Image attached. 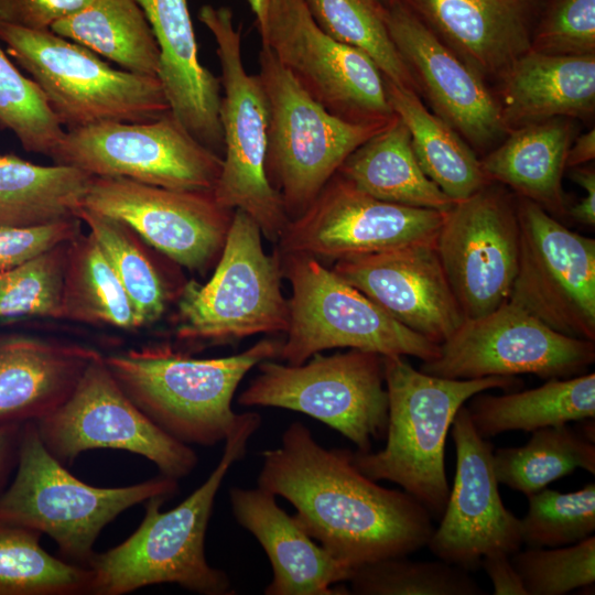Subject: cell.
Wrapping results in <instances>:
<instances>
[{
  "label": "cell",
  "instance_id": "44",
  "mask_svg": "<svg viewBox=\"0 0 595 595\" xmlns=\"http://www.w3.org/2000/svg\"><path fill=\"white\" fill-rule=\"evenodd\" d=\"M530 50L550 55H595V0H554L536 25Z\"/></svg>",
  "mask_w": 595,
  "mask_h": 595
},
{
  "label": "cell",
  "instance_id": "31",
  "mask_svg": "<svg viewBox=\"0 0 595 595\" xmlns=\"http://www.w3.org/2000/svg\"><path fill=\"white\" fill-rule=\"evenodd\" d=\"M386 88L393 112L409 130L419 165L446 196L463 201L491 183L470 145L445 120L430 112L420 95L387 79Z\"/></svg>",
  "mask_w": 595,
  "mask_h": 595
},
{
  "label": "cell",
  "instance_id": "4",
  "mask_svg": "<svg viewBox=\"0 0 595 595\" xmlns=\"http://www.w3.org/2000/svg\"><path fill=\"white\" fill-rule=\"evenodd\" d=\"M282 342L263 338L219 358H194L167 345L104 357L125 393L159 428L187 445L212 446L239 420L231 402L240 381L261 361L278 357Z\"/></svg>",
  "mask_w": 595,
  "mask_h": 595
},
{
  "label": "cell",
  "instance_id": "28",
  "mask_svg": "<svg viewBox=\"0 0 595 595\" xmlns=\"http://www.w3.org/2000/svg\"><path fill=\"white\" fill-rule=\"evenodd\" d=\"M574 136L571 118L558 117L510 129L483 160L491 182L510 187L555 217L566 214L562 177Z\"/></svg>",
  "mask_w": 595,
  "mask_h": 595
},
{
  "label": "cell",
  "instance_id": "33",
  "mask_svg": "<svg viewBox=\"0 0 595 595\" xmlns=\"http://www.w3.org/2000/svg\"><path fill=\"white\" fill-rule=\"evenodd\" d=\"M125 71L156 77L159 47L136 0H91L51 28Z\"/></svg>",
  "mask_w": 595,
  "mask_h": 595
},
{
  "label": "cell",
  "instance_id": "22",
  "mask_svg": "<svg viewBox=\"0 0 595 595\" xmlns=\"http://www.w3.org/2000/svg\"><path fill=\"white\" fill-rule=\"evenodd\" d=\"M332 270L399 323L436 345L465 320L435 242L340 259Z\"/></svg>",
  "mask_w": 595,
  "mask_h": 595
},
{
  "label": "cell",
  "instance_id": "12",
  "mask_svg": "<svg viewBox=\"0 0 595 595\" xmlns=\"http://www.w3.org/2000/svg\"><path fill=\"white\" fill-rule=\"evenodd\" d=\"M257 29L261 45L328 112L363 125L394 117L386 79L374 61L325 33L304 0H269Z\"/></svg>",
  "mask_w": 595,
  "mask_h": 595
},
{
  "label": "cell",
  "instance_id": "50",
  "mask_svg": "<svg viewBox=\"0 0 595 595\" xmlns=\"http://www.w3.org/2000/svg\"><path fill=\"white\" fill-rule=\"evenodd\" d=\"M595 158V129L580 134L570 145L566 155V167H575L589 163Z\"/></svg>",
  "mask_w": 595,
  "mask_h": 595
},
{
  "label": "cell",
  "instance_id": "25",
  "mask_svg": "<svg viewBox=\"0 0 595 595\" xmlns=\"http://www.w3.org/2000/svg\"><path fill=\"white\" fill-rule=\"evenodd\" d=\"M262 489L232 487L229 491L236 521L264 550L272 566L266 595L344 594L333 585L349 581L354 570L313 540L275 500Z\"/></svg>",
  "mask_w": 595,
  "mask_h": 595
},
{
  "label": "cell",
  "instance_id": "29",
  "mask_svg": "<svg viewBox=\"0 0 595 595\" xmlns=\"http://www.w3.org/2000/svg\"><path fill=\"white\" fill-rule=\"evenodd\" d=\"M337 173L359 191L387 203L440 212L455 203L424 174L409 130L396 113L345 160Z\"/></svg>",
  "mask_w": 595,
  "mask_h": 595
},
{
  "label": "cell",
  "instance_id": "32",
  "mask_svg": "<svg viewBox=\"0 0 595 595\" xmlns=\"http://www.w3.org/2000/svg\"><path fill=\"white\" fill-rule=\"evenodd\" d=\"M91 177L74 166L40 165L0 153V227L76 217Z\"/></svg>",
  "mask_w": 595,
  "mask_h": 595
},
{
  "label": "cell",
  "instance_id": "40",
  "mask_svg": "<svg viewBox=\"0 0 595 595\" xmlns=\"http://www.w3.org/2000/svg\"><path fill=\"white\" fill-rule=\"evenodd\" d=\"M71 241L0 272V323L32 317L62 318Z\"/></svg>",
  "mask_w": 595,
  "mask_h": 595
},
{
  "label": "cell",
  "instance_id": "7",
  "mask_svg": "<svg viewBox=\"0 0 595 595\" xmlns=\"http://www.w3.org/2000/svg\"><path fill=\"white\" fill-rule=\"evenodd\" d=\"M258 62L269 112L266 173L292 219L345 160L391 120L372 125L343 120L316 102L263 45Z\"/></svg>",
  "mask_w": 595,
  "mask_h": 595
},
{
  "label": "cell",
  "instance_id": "43",
  "mask_svg": "<svg viewBox=\"0 0 595 595\" xmlns=\"http://www.w3.org/2000/svg\"><path fill=\"white\" fill-rule=\"evenodd\" d=\"M527 595H564L595 582V537L570 547L527 548L510 555Z\"/></svg>",
  "mask_w": 595,
  "mask_h": 595
},
{
  "label": "cell",
  "instance_id": "49",
  "mask_svg": "<svg viewBox=\"0 0 595 595\" xmlns=\"http://www.w3.org/2000/svg\"><path fill=\"white\" fill-rule=\"evenodd\" d=\"M23 423L0 424V488L11 465L18 458L20 434Z\"/></svg>",
  "mask_w": 595,
  "mask_h": 595
},
{
  "label": "cell",
  "instance_id": "16",
  "mask_svg": "<svg viewBox=\"0 0 595 595\" xmlns=\"http://www.w3.org/2000/svg\"><path fill=\"white\" fill-rule=\"evenodd\" d=\"M595 361V342L555 332L509 301L493 312L465 318L420 370L447 379L532 374L542 379L585 374Z\"/></svg>",
  "mask_w": 595,
  "mask_h": 595
},
{
  "label": "cell",
  "instance_id": "18",
  "mask_svg": "<svg viewBox=\"0 0 595 595\" xmlns=\"http://www.w3.org/2000/svg\"><path fill=\"white\" fill-rule=\"evenodd\" d=\"M444 213L379 201L336 173L286 224L280 253L340 260L421 242H435Z\"/></svg>",
  "mask_w": 595,
  "mask_h": 595
},
{
  "label": "cell",
  "instance_id": "15",
  "mask_svg": "<svg viewBox=\"0 0 595 595\" xmlns=\"http://www.w3.org/2000/svg\"><path fill=\"white\" fill-rule=\"evenodd\" d=\"M519 258L509 302L563 335L595 342V240L518 197Z\"/></svg>",
  "mask_w": 595,
  "mask_h": 595
},
{
  "label": "cell",
  "instance_id": "37",
  "mask_svg": "<svg viewBox=\"0 0 595 595\" xmlns=\"http://www.w3.org/2000/svg\"><path fill=\"white\" fill-rule=\"evenodd\" d=\"M40 536L0 521V595L88 594V567L47 553Z\"/></svg>",
  "mask_w": 595,
  "mask_h": 595
},
{
  "label": "cell",
  "instance_id": "8",
  "mask_svg": "<svg viewBox=\"0 0 595 595\" xmlns=\"http://www.w3.org/2000/svg\"><path fill=\"white\" fill-rule=\"evenodd\" d=\"M261 234L247 213L235 209L213 275L206 283L188 281L180 292L177 339L219 344L288 331L280 257L266 253Z\"/></svg>",
  "mask_w": 595,
  "mask_h": 595
},
{
  "label": "cell",
  "instance_id": "1",
  "mask_svg": "<svg viewBox=\"0 0 595 595\" xmlns=\"http://www.w3.org/2000/svg\"><path fill=\"white\" fill-rule=\"evenodd\" d=\"M261 455L258 487L291 502L303 530L353 570L426 547L434 530L429 511L364 475L351 451L323 447L302 422Z\"/></svg>",
  "mask_w": 595,
  "mask_h": 595
},
{
  "label": "cell",
  "instance_id": "24",
  "mask_svg": "<svg viewBox=\"0 0 595 595\" xmlns=\"http://www.w3.org/2000/svg\"><path fill=\"white\" fill-rule=\"evenodd\" d=\"M159 47L156 78L170 111L202 144L221 155L220 78L198 60L186 0H136Z\"/></svg>",
  "mask_w": 595,
  "mask_h": 595
},
{
  "label": "cell",
  "instance_id": "35",
  "mask_svg": "<svg viewBox=\"0 0 595 595\" xmlns=\"http://www.w3.org/2000/svg\"><path fill=\"white\" fill-rule=\"evenodd\" d=\"M531 433L522 446L493 452L499 484L529 496L577 468L595 474L594 441L582 432L565 423Z\"/></svg>",
  "mask_w": 595,
  "mask_h": 595
},
{
  "label": "cell",
  "instance_id": "6",
  "mask_svg": "<svg viewBox=\"0 0 595 595\" xmlns=\"http://www.w3.org/2000/svg\"><path fill=\"white\" fill-rule=\"evenodd\" d=\"M0 41L67 130L104 121H151L170 111L156 77L113 68L51 30L0 21Z\"/></svg>",
  "mask_w": 595,
  "mask_h": 595
},
{
  "label": "cell",
  "instance_id": "2",
  "mask_svg": "<svg viewBox=\"0 0 595 595\" xmlns=\"http://www.w3.org/2000/svg\"><path fill=\"white\" fill-rule=\"evenodd\" d=\"M260 424L258 413H241L225 440L219 463L175 508L162 512L161 506L170 498H149L138 529L115 548L95 553L87 564L88 594L123 595L163 583L201 595L235 594L227 573L207 562L205 534L221 483L231 465L246 454L249 439Z\"/></svg>",
  "mask_w": 595,
  "mask_h": 595
},
{
  "label": "cell",
  "instance_id": "36",
  "mask_svg": "<svg viewBox=\"0 0 595 595\" xmlns=\"http://www.w3.org/2000/svg\"><path fill=\"white\" fill-rule=\"evenodd\" d=\"M84 221L120 281L139 328L155 323L164 314L169 288L145 242L123 221L79 207Z\"/></svg>",
  "mask_w": 595,
  "mask_h": 595
},
{
  "label": "cell",
  "instance_id": "45",
  "mask_svg": "<svg viewBox=\"0 0 595 595\" xmlns=\"http://www.w3.org/2000/svg\"><path fill=\"white\" fill-rule=\"evenodd\" d=\"M80 223L72 217L34 226L0 227V272L73 240L82 232Z\"/></svg>",
  "mask_w": 595,
  "mask_h": 595
},
{
  "label": "cell",
  "instance_id": "26",
  "mask_svg": "<svg viewBox=\"0 0 595 595\" xmlns=\"http://www.w3.org/2000/svg\"><path fill=\"white\" fill-rule=\"evenodd\" d=\"M98 353L58 338L0 333V424L35 422L53 412Z\"/></svg>",
  "mask_w": 595,
  "mask_h": 595
},
{
  "label": "cell",
  "instance_id": "5",
  "mask_svg": "<svg viewBox=\"0 0 595 595\" xmlns=\"http://www.w3.org/2000/svg\"><path fill=\"white\" fill-rule=\"evenodd\" d=\"M177 480L160 476L115 488L73 476L44 446L35 422L22 424L18 470L0 496V521L50 536L71 563L87 566L101 530L126 509L154 496L172 498Z\"/></svg>",
  "mask_w": 595,
  "mask_h": 595
},
{
  "label": "cell",
  "instance_id": "41",
  "mask_svg": "<svg viewBox=\"0 0 595 595\" xmlns=\"http://www.w3.org/2000/svg\"><path fill=\"white\" fill-rule=\"evenodd\" d=\"M0 129L28 152L53 158L65 130L36 83L24 76L0 45Z\"/></svg>",
  "mask_w": 595,
  "mask_h": 595
},
{
  "label": "cell",
  "instance_id": "23",
  "mask_svg": "<svg viewBox=\"0 0 595 595\" xmlns=\"http://www.w3.org/2000/svg\"><path fill=\"white\" fill-rule=\"evenodd\" d=\"M480 77L498 79L531 47L545 0H400Z\"/></svg>",
  "mask_w": 595,
  "mask_h": 595
},
{
  "label": "cell",
  "instance_id": "3",
  "mask_svg": "<svg viewBox=\"0 0 595 595\" xmlns=\"http://www.w3.org/2000/svg\"><path fill=\"white\" fill-rule=\"evenodd\" d=\"M389 416L386 445L378 452H351L355 466L375 482L402 487L440 519L450 496L445 473L446 436L462 405L489 389H512L516 377L447 379L413 368L404 356H382Z\"/></svg>",
  "mask_w": 595,
  "mask_h": 595
},
{
  "label": "cell",
  "instance_id": "39",
  "mask_svg": "<svg viewBox=\"0 0 595 595\" xmlns=\"http://www.w3.org/2000/svg\"><path fill=\"white\" fill-rule=\"evenodd\" d=\"M350 592L358 595H484L469 572L445 561L387 558L356 567Z\"/></svg>",
  "mask_w": 595,
  "mask_h": 595
},
{
  "label": "cell",
  "instance_id": "46",
  "mask_svg": "<svg viewBox=\"0 0 595 595\" xmlns=\"http://www.w3.org/2000/svg\"><path fill=\"white\" fill-rule=\"evenodd\" d=\"M90 1L0 0V21L33 30H51L54 23L82 10Z\"/></svg>",
  "mask_w": 595,
  "mask_h": 595
},
{
  "label": "cell",
  "instance_id": "38",
  "mask_svg": "<svg viewBox=\"0 0 595 595\" xmlns=\"http://www.w3.org/2000/svg\"><path fill=\"white\" fill-rule=\"evenodd\" d=\"M317 25L329 36L369 56L383 77L420 95L386 23L378 0H304Z\"/></svg>",
  "mask_w": 595,
  "mask_h": 595
},
{
  "label": "cell",
  "instance_id": "19",
  "mask_svg": "<svg viewBox=\"0 0 595 595\" xmlns=\"http://www.w3.org/2000/svg\"><path fill=\"white\" fill-rule=\"evenodd\" d=\"M80 207L123 221L172 261L201 273L218 260L234 215L213 191L165 188L125 177L93 176Z\"/></svg>",
  "mask_w": 595,
  "mask_h": 595
},
{
  "label": "cell",
  "instance_id": "34",
  "mask_svg": "<svg viewBox=\"0 0 595 595\" xmlns=\"http://www.w3.org/2000/svg\"><path fill=\"white\" fill-rule=\"evenodd\" d=\"M63 320L138 329L132 305L94 237H75L68 247L63 289Z\"/></svg>",
  "mask_w": 595,
  "mask_h": 595
},
{
  "label": "cell",
  "instance_id": "52",
  "mask_svg": "<svg viewBox=\"0 0 595 595\" xmlns=\"http://www.w3.org/2000/svg\"><path fill=\"white\" fill-rule=\"evenodd\" d=\"M383 7L392 4L397 0H378Z\"/></svg>",
  "mask_w": 595,
  "mask_h": 595
},
{
  "label": "cell",
  "instance_id": "11",
  "mask_svg": "<svg viewBox=\"0 0 595 595\" xmlns=\"http://www.w3.org/2000/svg\"><path fill=\"white\" fill-rule=\"evenodd\" d=\"M239 394L244 407H275L304 413L369 452L386 437L389 401L383 357L350 348L334 355L314 354L301 365L267 359Z\"/></svg>",
  "mask_w": 595,
  "mask_h": 595
},
{
  "label": "cell",
  "instance_id": "20",
  "mask_svg": "<svg viewBox=\"0 0 595 595\" xmlns=\"http://www.w3.org/2000/svg\"><path fill=\"white\" fill-rule=\"evenodd\" d=\"M451 432L456 451L454 482L426 547L439 560L470 572L480 567L487 554L511 555L521 549L520 519L504 506L493 444L477 433L465 405Z\"/></svg>",
  "mask_w": 595,
  "mask_h": 595
},
{
  "label": "cell",
  "instance_id": "30",
  "mask_svg": "<svg viewBox=\"0 0 595 595\" xmlns=\"http://www.w3.org/2000/svg\"><path fill=\"white\" fill-rule=\"evenodd\" d=\"M467 408L477 433L493 437L595 418V374L551 378L543 385L501 396L479 392Z\"/></svg>",
  "mask_w": 595,
  "mask_h": 595
},
{
  "label": "cell",
  "instance_id": "51",
  "mask_svg": "<svg viewBox=\"0 0 595 595\" xmlns=\"http://www.w3.org/2000/svg\"><path fill=\"white\" fill-rule=\"evenodd\" d=\"M256 17V25L263 23L269 0H247Z\"/></svg>",
  "mask_w": 595,
  "mask_h": 595
},
{
  "label": "cell",
  "instance_id": "27",
  "mask_svg": "<svg viewBox=\"0 0 595 595\" xmlns=\"http://www.w3.org/2000/svg\"><path fill=\"white\" fill-rule=\"evenodd\" d=\"M498 80L496 97L508 130L558 117L586 119L595 110V55L529 50Z\"/></svg>",
  "mask_w": 595,
  "mask_h": 595
},
{
  "label": "cell",
  "instance_id": "48",
  "mask_svg": "<svg viewBox=\"0 0 595 595\" xmlns=\"http://www.w3.org/2000/svg\"><path fill=\"white\" fill-rule=\"evenodd\" d=\"M570 177L585 191V196L566 209L575 221L594 227L595 225V171L591 165L572 167Z\"/></svg>",
  "mask_w": 595,
  "mask_h": 595
},
{
  "label": "cell",
  "instance_id": "9",
  "mask_svg": "<svg viewBox=\"0 0 595 595\" xmlns=\"http://www.w3.org/2000/svg\"><path fill=\"white\" fill-rule=\"evenodd\" d=\"M199 21L212 33L221 68L219 119L224 156L214 187L215 199L228 209H241L277 242L290 218L266 173L268 100L257 75L244 66L241 32L227 7L205 4Z\"/></svg>",
  "mask_w": 595,
  "mask_h": 595
},
{
  "label": "cell",
  "instance_id": "21",
  "mask_svg": "<svg viewBox=\"0 0 595 595\" xmlns=\"http://www.w3.org/2000/svg\"><path fill=\"white\" fill-rule=\"evenodd\" d=\"M386 8L389 34L420 95L470 145L484 149L508 133L485 79L443 43L402 1Z\"/></svg>",
  "mask_w": 595,
  "mask_h": 595
},
{
  "label": "cell",
  "instance_id": "47",
  "mask_svg": "<svg viewBox=\"0 0 595 595\" xmlns=\"http://www.w3.org/2000/svg\"><path fill=\"white\" fill-rule=\"evenodd\" d=\"M480 567L488 575L495 595H527L520 575L510 561V555L495 552L482 559Z\"/></svg>",
  "mask_w": 595,
  "mask_h": 595
},
{
  "label": "cell",
  "instance_id": "13",
  "mask_svg": "<svg viewBox=\"0 0 595 595\" xmlns=\"http://www.w3.org/2000/svg\"><path fill=\"white\" fill-rule=\"evenodd\" d=\"M52 160L91 176L190 191H214L223 164V156L195 139L171 111L151 121H104L66 130Z\"/></svg>",
  "mask_w": 595,
  "mask_h": 595
},
{
  "label": "cell",
  "instance_id": "42",
  "mask_svg": "<svg viewBox=\"0 0 595 595\" xmlns=\"http://www.w3.org/2000/svg\"><path fill=\"white\" fill-rule=\"evenodd\" d=\"M528 498L520 519L522 544L556 548L580 542L595 531V484L570 493L543 488Z\"/></svg>",
  "mask_w": 595,
  "mask_h": 595
},
{
  "label": "cell",
  "instance_id": "17",
  "mask_svg": "<svg viewBox=\"0 0 595 595\" xmlns=\"http://www.w3.org/2000/svg\"><path fill=\"white\" fill-rule=\"evenodd\" d=\"M435 248L465 318L493 312L509 300L517 274V201L491 182L455 202Z\"/></svg>",
  "mask_w": 595,
  "mask_h": 595
},
{
  "label": "cell",
  "instance_id": "14",
  "mask_svg": "<svg viewBox=\"0 0 595 595\" xmlns=\"http://www.w3.org/2000/svg\"><path fill=\"white\" fill-rule=\"evenodd\" d=\"M35 425L46 450L63 465L88 450H122L144 456L162 476L177 480L197 464L190 445L164 432L125 393L100 353L71 396Z\"/></svg>",
  "mask_w": 595,
  "mask_h": 595
},
{
  "label": "cell",
  "instance_id": "10",
  "mask_svg": "<svg viewBox=\"0 0 595 595\" xmlns=\"http://www.w3.org/2000/svg\"><path fill=\"white\" fill-rule=\"evenodd\" d=\"M277 252L292 286L288 336L278 355L282 360L301 365L314 354L338 347L422 361L439 356L440 345L399 323L318 259Z\"/></svg>",
  "mask_w": 595,
  "mask_h": 595
}]
</instances>
